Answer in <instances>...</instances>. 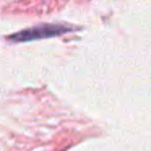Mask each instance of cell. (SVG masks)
<instances>
[{
  "instance_id": "cell-1",
  "label": "cell",
  "mask_w": 151,
  "mask_h": 151,
  "mask_svg": "<svg viewBox=\"0 0 151 151\" xmlns=\"http://www.w3.org/2000/svg\"><path fill=\"white\" fill-rule=\"evenodd\" d=\"M68 31V28H62V26H50V24H44L41 28H34V29H28V31H21L18 34L10 36L12 41H33V39H39V37H46V36H52V34H60Z\"/></svg>"
}]
</instances>
